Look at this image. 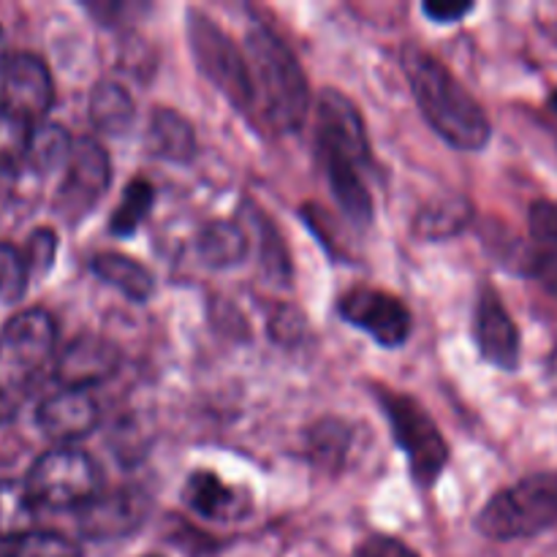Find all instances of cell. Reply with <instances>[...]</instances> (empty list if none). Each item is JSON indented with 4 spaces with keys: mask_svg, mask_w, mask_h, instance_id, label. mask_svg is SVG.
<instances>
[{
    "mask_svg": "<svg viewBox=\"0 0 557 557\" xmlns=\"http://www.w3.org/2000/svg\"><path fill=\"white\" fill-rule=\"evenodd\" d=\"M188 47L194 54L201 74L239 109L250 112L256 103L253 85H250V71L245 52L234 47L232 38L205 16L201 11H188Z\"/></svg>",
    "mask_w": 557,
    "mask_h": 557,
    "instance_id": "cell-7",
    "label": "cell"
},
{
    "mask_svg": "<svg viewBox=\"0 0 557 557\" xmlns=\"http://www.w3.org/2000/svg\"><path fill=\"white\" fill-rule=\"evenodd\" d=\"M152 199H156V190H152V185L147 180L128 183V188L123 190V199H120V205L112 212V223H109L112 234L131 237L141 226L147 212L152 210Z\"/></svg>",
    "mask_w": 557,
    "mask_h": 557,
    "instance_id": "cell-25",
    "label": "cell"
},
{
    "mask_svg": "<svg viewBox=\"0 0 557 557\" xmlns=\"http://www.w3.org/2000/svg\"><path fill=\"white\" fill-rule=\"evenodd\" d=\"M253 98L264 109L272 128L292 134L305 123L310 109V85L292 49L270 30L253 25L245 38Z\"/></svg>",
    "mask_w": 557,
    "mask_h": 557,
    "instance_id": "cell-3",
    "label": "cell"
},
{
    "mask_svg": "<svg viewBox=\"0 0 557 557\" xmlns=\"http://www.w3.org/2000/svg\"><path fill=\"white\" fill-rule=\"evenodd\" d=\"M315 114V141L332 196L354 226H368L373 221V196L362 177L370 166L362 114L351 98L337 90L321 92Z\"/></svg>",
    "mask_w": 557,
    "mask_h": 557,
    "instance_id": "cell-1",
    "label": "cell"
},
{
    "mask_svg": "<svg viewBox=\"0 0 557 557\" xmlns=\"http://www.w3.org/2000/svg\"><path fill=\"white\" fill-rule=\"evenodd\" d=\"M120 348L101 335H79L60 351L54 379L63 389H82L112 379L120 368Z\"/></svg>",
    "mask_w": 557,
    "mask_h": 557,
    "instance_id": "cell-14",
    "label": "cell"
},
{
    "mask_svg": "<svg viewBox=\"0 0 557 557\" xmlns=\"http://www.w3.org/2000/svg\"><path fill=\"white\" fill-rule=\"evenodd\" d=\"M71 136L63 125L41 123L30 131V141H27L25 161L33 172L38 174H52L65 166L71 152Z\"/></svg>",
    "mask_w": 557,
    "mask_h": 557,
    "instance_id": "cell-23",
    "label": "cell"
},
{
    "mask_svg": "<svg viewBox=\"0 0 557 557\" xmlns=\"http://www.w3.org/2000/svg\"><path fill=\"white\" fill-rule=\"evenodd\" d=\"M476 528L495 542L531 539L557 528V471L533 473L495 493L479 511Z\"/></svg>",
    "mask_w": 557,
    "mask_h": 557,
    "instance_id": "cell-4",
    "label": "cell"
},
{
    "mask_svg": "<svg viewBox=\"0 0 557 557\" xmlns=\"http://www.w3.org/2000/svg\"><path fill=\"white\" fill-rule=\"evenodd\" d=\"M54 256H58V237H54L52 228H38L27 239V248L22 253L27 267V277H44L54 264Z\"/></svg>",
    "mask_w": 557,
    "mask_h": 557,
    "instance_id": "cell-30",
    "label": "cell"
},
{
    "mask_svg": "<svg viewBox=\"0 0 557 557\" xmlns=\"http://www.w3.org/2000/svg\"><path fill=\"white\" fill-rule=\"evenodd\" d=\"M473 221V205L462 196H451V199L433 201L424 207L413 221V234L422 239H446L460 234L468 223Z\"/></svg>",
    "mask_w": 557,
    "mask_h": 557,
    "instance_id": "cell-22",
    "label": "cell"
},
{
    "mask_svg": "<svg viewBox=\"0 0 557 557\" xmlns=\"http://www.w3.org/2000/svg\"><path fill=\"white\" fill-rule=\"evenodd\" d=\"M384 417L395 433L397 446L406 451L408 468L419 487H433L449 462V444L441 435L438 424L413 397L397 392H379Z\"/></svg>",
    "mask_w": 557,
    "mask_h": 557,
    "instance_id": "cell-6",
    "label": "cell"
},
{
    "mask_svg": "<svg viewBox=\"0 0 557 557\" xmlns=\"http://www.w3.org/2000/svg\"><path fill=\"white\" fill-rule=\"evenodd\" d=\"M183 500L190 511L210 522H232L245 515L248 500L239 490L228 487L218 473L194 471L183 484Z\"/></svg>",
    "mask_w": 557,
    "mask_h": 557,
    "instance_id": "cell-17",
    "label": "cell"
},
{
    "mask_svg": "<svg viewBox=\"0 0 557 557\" xmlns=\"http://www.w3.org/2000/svg\"><path fill=\"white\" fill-rule=\"evenodd\" d=\"M27 498L41 509H76L103 490L96 460L74 446H58L33 462L25 482Z\"/></svg>",
    "mask_w": 557,
    "mask_h": 557,
    "instance_id": "cell-5",
    "label": "cell"
},
{
    "mask_svg": "<svg viewBox=\"0 0 557 557\" xmlns=\"http://www.w3.org/2000/svg\"><path fill=\"white\" fill-rule=\"evenodd\" d=\"M354 557H419L408 544L397 542L392 536H368L357 549Z\"/></svg>",
    "mask_w": 557,
    "mask_h": 557,
    "instance_id": "cell-32",
    "label": "cell"
},
{
    "mask_svg": "<svg viewBox=\"0 0 557 557\" xmlns=\"http://www.w3.org/2000/svg\"><path fill=\"white\" fill-rule=\"evenodd\" d=\"M549 373H553L555 379H557V348H555L553 357H549Z\"/></svg>",
    "mask_w": 557,
    "mask_h": 557,
    "instance_id": "cell-37",
    "label": "cell"
},
{
    "mask_svg": "<svg viewBox=\"0 0 557 557\" xmlns=\"http://www.w3.org/2000/svg\"><path fill=\"white\" fill-rule=\"evenodd\" d=\"M109 180H112V163L98 139L82 136V139L71 141L69 161L63 166V183H60L58 199H54L58 215L65 218L71 226L79 223L107 194Z\"/></svg>",
    "mask_w": 557,
    "mask_h": 557,
    "instance_id": "cell-8",
    "label": "cell"
},
{
    "mask_svg": "<svg viewBox=\"0 0 557 557\" xmlns=\"http://www.w3.org/2000/svg\"><path fill=\"white\" fill-rule=\"evenodd\" d=\"M147 147L156 158L172 163H190L196 156V134L188 120L174 109H156L147 131Z\"/></svg>",
    "mask_w": 557,
    "mask_h": 557,
    "instance_id": "cell-18",
    "label": "cell"
},
{
    "mask_svg": "<svg viewBox=\"0 0 557 557\" xmlns=\"http://www.w3.org/2000/svg\"><path fill=\"white\" fill-rule=\"evenodd\" d=\"M403 71L424 120L446 145L466 152H476L487 145L493 136L487 112L435 54L419 44H406Z\"/></svg>",
    "mask_w": 557,
    "mask_h": 557,
    "instance_id": "cell-2",
    "label": "cell"
},
{
    "mask_svg": "<svg viewBox=\"0 0 557 557\" xmlns=\"http://www.w3.org/2000/svg\"><path fill=\"white\" fill-rule=\"evenodd\" d=\"M14 557H82V549L60 533L27 531L14 536Z\"/></svg>",
    "mask_w": 557,
    "mask_h": 557,
    "instance_id": "cell-26",
    "label": "cell"
},
{
    "mask_svg": "<svg viewBox=\"0 0 557 557\" xmlns=\"http://www.w3.org/2000/svg\"><path fill=\"white\" fill-rule=\"evenodd\" d=\"M337 313L351 326L368 332L384 348H400L411 335V313H408V308L395 294L381 292V288H351L337 302Z\"/></svg>",
    "mask_w": 557,
    "mask_h": 557,
    "instance_id": "cell-10",
    "label": "cell"
},
{
    "mask_svg": "<svg viewBox=\"0 0 557 557\" xmlns=\"http://www.w3.org/2000/svg\"><path fill=\"white\" fill-rule=\"evenodd\" d=\"M58 324L41 308H30L5 321L0 330V364L16 373H33L54 351Z\"/></svg>",
    "mask_w": 557,
    "mask_h": 557,
    "instance_id": "cell-11",
    "label": "cell"
},
{
    "mask_svg": "<svg viewBox=\"0 0 557 557\" xmlns=\"http://www.w3.org/2000/svg\"><path fill=\"white\" fill-rule=\"evenodd\" d=\"M54 103V85L38 54L16 52L0 65V109L30 128L41 125Z\"/></svg>",
    "mask_w": 557,
    "mask_h": 557,
    "instance_id": "cell-9",
    "label": "cell"
},
{
    "mask_svg": "<svg viewBox=\"0 0 557 557\" xmlns=\"http://www.w3.org/2000/svg\"><path fill=\"white\" fill-rule=\"evenodd\" d=\"M310 441H313V451L321 460H341V457L346 455L348 433L341 422L330 419V422H321L319 428H315V435H310Z\"/></svg>",
    "mask_w": 557,
    "mask_h": 557,
    "instance_id": "cell-31",
    "label": "cell"
},
{
    "mask_svg": "<svg viewBox=\"0 0 557 557\" xmlns=\"http://www.w3.org/2000/svg\"><path fill=\"white\" fill-rule=\"evenodd\" d=\"M90 270L98 281L117 288L120 294H125L134 302H147L152 297V292H156V277H152V272L125 253L107 250V253L92 256Z\"/></svg>",
    "mask_w": 557,
    "mask_h": 557,
    "instance_id": "cell-19",
    "label": "cell"
},
{
    "mask_svg": "<svg viewBox=\"0 0 557 557\" xmlns=\"http://www.w3.org/2000/svg\"><path fill=\"white\" fill-rule=\"evenodd\" d=\"M5 58H9V54H5V36H3V27H0V65L5 63Z\"/></svg>",
    "mask_w": 557,
    "mask_h": 557,
    "instance_id": "cell-36",
    "label": "cell"
},
{
    "mask_svg": "<svg viewBox=\"0 0 557 557\" xmlns=\"http://www.w3.org/2000/svg\"><path fill=\"white\" fill-rule=\"evenodd\" d=\"M98 419L101 413H98L96 400L82 389L54 392L38 403L36 411V424L41 433L63 446L87 438L98 428Z\"/></svg>",
    "mask_w": 557,
    "mask_h": 557,
    "instance_id": "cell-15",
    "label": "cell"
},
{
    "mask_svg": "<svg viewBox=\"0 0 557 557\" xmlns=\"http://www.w3.org/2000/svg\"><path fill=\"white\" fill-rule=\"evenodd\" d=\"M196 250H199L201 261L210 264L212 270H228V267H237L248 259L250 243L237 221H215L201 228Z\"/></svg>",
    "mask_w": 557,
    "mask_h": 557,
    "instance_id": "cell-20",
    "label": "cell"
},
{
    "mask_svg": "<svg viewBox=\"0 0 557 557\" xmlns=\"http://www.w3.org/2000/svg\"><path fill=\"white\" fill-rule=\"evenodd\" d=\"M0 557H14V536L0 539Z\"/></svg>",
    "mask_w": 557,
    "mask_h": 557,
    "instance_id": "cell-35",
    "label": "cell"
},
{
    "mask_svg": "<svg viewBox=\"0 0 557 557\" xmlns=\"http://www.w3.org/2000/svg\"><path fill=\"white\" fill-rule=\"evenodd\" d=\"M253 226L261 237V261H264V270L270 272L275 281H288V275H292V264H288V253L281 234L275 232V226H272V223L267 221V215H261L259 210H256L253 215Z\"/></svg>",
    "mask_w": 557,
    "mask_h": 557,
    "instance_id": "cell-28",
    "label": "cell"
},
{
    "mask_svg": "<svg viewBox=\"0 0 557 557\" xmlns=\"http://www.w3.org/2000/svg\"><path fill=\"white\" fill-rule=\"evenodd\" d=\"M473 335H476L479 351L490 364L506 373L520 368V330L493 286H482L479 292Z\"/></svg>",
    "mask_w": 557,
    "mask_h": 557,
    "instance_id": "cell-12",
    "label": "cell"
},
{
    "mask_svg": "<svg viewBox=\"0 0 557 557\" xmlns=\"http://www.w3.org/2000/svg\"><path fill=\"white\" fill-rule=\"evenodd\" d=\"M422 11L438 25H449V22H460L462 16L471 14L473 3H438V0H433V3H424Z\"/></svg>",
    "mask_w": 557,
    "mask_h": 557,
    "instance_id": "cell-33",
    "label": "cell"
},
{
    "mask_svg": "<svg viewBox=\"0 0 557 557\" xmlns=\"http://www.w3.org/2000/svg\"><path fill=\"white\" fill-rule=\"evenodd\" d=\"M33 517H36V506L27 498L25 484L0 479V539L30 531Z\"/></svg>",
    "mask_w": 557,
    "mask_h": 557,
    "instance_id": "cell-24",
    "label": "cell"
},
{
    "mask_svg": "<svg viewBox=\"0 0 557 557\" xmlns=\"http://www.w3.org/2000/svg\"><path fill=\"white\" fill-rule=\"evenodd\" d=\"M549 103H553V109L557 112V90L553 92V98H549Z\"/></svg>",
    "mask_w": 557,
    "mask_h": 557,
    "instance_id": "cell-38",
    "label": "cell"
},
{
    "mask_svg": "<svg viewBox=\"0 0 557 557\" xmlns=\"http://www.w3.org/2000/svg\"><path fill=\"white\" fill-rule=\"evenodd\" d=\"M22 392L16 386H0V424H9L20 413Z\"/></svg>",
    "mask_w": 557,
    "mask_h": 557,
    "instance_id": "cell-34",
    "label": "cell"
},
{
    "mask_svg": "<svg viewBox=\"0 0 557 557\" xmlns=\"http://www.w3.org/2000/svg\"><path fill=\"white\" fill-rule=\"evenodd\" d=\"M136 120V103L125 87L114 82H98L90 92V123L96 131L109 136H120L131 131Z\"/></svg>",
    "mask_w": 557,
    "mask_h": 557,
    "instance_id": "cell-21",
    "label": "cell"
},
{
    "mask_svg": "<svg viewBox=\"0 0 557 557\" xmlns=\"http://www.w3.org/2000/svg\"><path fill=\"white\" fill-rule=\"evenodd\" d=\"M531 245L525 250V275L542 283L544 292L557 299V205L539 199L528 212Z\"/></svg>",
    "mask_w": 557,
    "mask_h": 557,
    "instance_id": "cell-16",
    "label": "cell"
},
{
    "mask_svg": "<svg viewBox=\"0 0 557 557\" xmlns=\"http://www.w3.org/2000/svg\"><path fill=\"white\" fill-rule=\"evenodd\" d=\"M30 131V125L0 109V172H11L25 161Z\"/></svg>",
    "mask_w": 557,
    "mask_h": 557,
    "instance_id": "cell-29",
    "label": "cell"
},
{
    "mask_svg": "<svg viewBox=\"0 0 557 557\" xmlns=\"http://www.w3.org/2000/svg\"><path fill=\"white\" fill-rule=\"evenodd\" d=\"M79 533L85 539H120L134 533L147 515V498L136 487L101 490L79 511Z\"/></svg>",
    "mask_w": 557,
    "mask_h": 557,
    "instance_id": "cell-13",
    "label": "cell"
},
{
    "mask_svg": "<svg viewBox=\"0 0 557 557\" xmlns=\"http://www.w3.org/2000/svg\"><path fill=\"white\" fill-rule=\"evenodd\" d=\"M27 267L20 250L9 243H0V302L16 305L27 292Z\"/></svg>",
    "mask_w": 557,
    "mask_h": 557,
    "instance_id": "cell-27",
    "label": "cell"
}]
</instances>
